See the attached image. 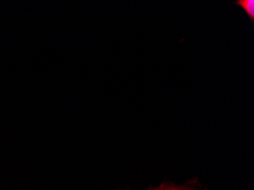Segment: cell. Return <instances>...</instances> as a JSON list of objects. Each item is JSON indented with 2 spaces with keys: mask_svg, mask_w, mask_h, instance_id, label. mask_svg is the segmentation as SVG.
I'll return each mask as SVG.
<instances>
[{
  "mask_svg": "<svg viewBox=\"0 0 254 190\" xmlns=\"http://www.w3.org/2000/svg\"><path fill=\"white\" fill-rule=\"evenodd\" d=\"M169 190H189L188 189L184 188V187H174V188H170Z\"/></svg>",
  "mask_w": 254,
  "mask_h": 190,
  "instance_id": "3",
  "label": "cell"
},
{
  "mask_svg": "<svg viewBox=\"0 0 254 190\" xmlns=\"http://www.w3.org/2000/svg\"><path fill=\"white\" fill-rule=\"evenodd\" d=\"M235 5H238L246 12L248 18L254 22V0H238L234 2Z\"/></svg>",
  "mask_w": 254,
  "mask_h": 190,
  "instance_id": "1",
  "label": "cell"
},
{
  "mask_svg": "<svg viewBox=\"0 0 254 190\" xmlns=\"http://www.w3.org/2000/svg\"><path fill=\"white\" fill-rule=\"evenodd\" d=\"M170 187H166V186L164 185V184H162V185L161 186V187H158V188L155 189V190H169Z\"/></svg>",
  "mask_w": 254,
  "mask_h": 190,
  "instance_id": "2",
  "label": "cell"
}]
</instances>
